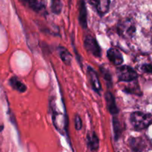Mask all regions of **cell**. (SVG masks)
I'll use <instances>...</instances> for the list:
<instances>
[{
  "label": "cell",
  "instance_id": "6da1fadb",
  "mask_svg": "<svg viewBox=\"0 0 152 152\" xmlns=\"http://www.w3.org/2000/svg\"><path fill=\"white\" fill-rule=\"evenodd\" d=\"M130 122L136 131L147 129L152 123V117L150 114L140 111H134L130 115Z\"/></svg>",
  "mask_w": 152,
  "mask_h": 152
},
{
  "label": "cell",
  "instance_id": "7a4b0ae2",
  "mask_svg": "<svg viewBox=\"0 0 152 152\" xmlns=\"http://www.w3.org/2000/svg\"><path fill=\"white\" fill-rule=\"evenodd\" d=\"M119 35L125 39H132L136 32V25L131 18H125L120 20L117 25Z\"/></svg>",
  "mask_w": 152,
  "mask_h": 152
},
{
  "label": "cell",
  "instance_id": "3957f363",
  "mask_svg": "<svg viewBox=\"0 0 152 152\" xmlns=\"http://www.w3.org/2000/svg\"><path fill=\"white\" fill-rule=\"evenodd\" d=\"M117 78L120 82H130L134 81L137 78V74L136 71L129 65H121L116 70Z\"/></svg>",
  "mask_w": 152,
  "mask_h": 152
},
{
  "label": "cell",
  "instance_id": "277c9868",
  "mask_svg": "<svg viewBox=\"0 0 152 152\" xmlns=\"http://www.w3.org/2000/svg\"><path fill=\"white\" fill-rule=\"evenodd\" d=\"M84 47L88 53L96 58L101 57L102 50L96 39L91 35H86L84 39Z\"/></svg>",
  "mask_w": 152,
  "mask_h": 152
},
{
  "label": "cell",
  "instance_id": "5b68a950",
  "mask_svg": "<svg viewBox=\"0 0 152 152\" xmlns=\"http://www.w3.org/2000/svg\"><path fill=\"white\" fill-rule=\"evenodd\" d=\"M87 75L90 86H91L94 91L96 92L97 94L100 95L102 91V86L99 81V76L94 69L92 67L88 66L87 68Z\"/></svg>",
  "mask_w": 152,
  "mask_h": 152
},
{
  "label": "cell",
  "instance_id": "8992f818",
  "mask_svg": "<svg viewBox=\"0 0 152 152\" xmlns=\"http://www.w3.org/2000/svg\"><path fill=\"white\" fill-rule=\"evenodd\" d=\"M22 4L39 13L45 12L46 0H19Z\"/></svg>",
  "mask_w": 152,
  "mask_h": 152
},
{
  "label": "cell",
  "instance_id": "52a82bcc",
  "mask_svg": "<svg viewBox=\"0 0 152 152\" xmlns=\"http://www.w3.org/2000/svg\"><path fill=\"white\" fill-rule=\"evenodd\" d=\"M89 3L94 7L100 16H103L109 10L110 0H89Z\"/></svg>",
  "mask_w": 152,
  "mask_h": 152
},
{
  "label": "cell",
  "instance_id": "ba28073f",
  "mask_svg": "<svg viewBox=\"0 0 152 152\" xmlns=\"http://www.w3.org/2000/svg\"><path fill=\"white\" fill-rule=\"evenodd\" d=\"M107 57L110 62L116 66H121L124 62L122 53L115 48H111L108 49L107 51Z\"/></svg>",
  "mask_w": 152,
  "mask_h": 152
},
{
  "label": "cell",
  "instance_id": "9c48e42d",
  "mask_svg": "<svg viewBox=\"0 0 152 152\" xmlns=\"http://www.w3.org/2000/svg\"><path fill=\"white\" fill-rule=\"evenodd\" d=\"M105 102H106V106L108 111L112 114L114 117L117 116L119 114V108L116 103L115 97L114 94L111 91H107L105 94Z\"/></svg>",
  "mask_w": 152,
  "mask_h": 152
},
{
  "label": "cell",
  "instance_id": "30bf717a",
  "mask_svg": "<svg viewBox=\"0 0 152 152\" xmlns=\"http://www.w3.org/2000/svg\"><path fill=\"white\" fill-rule=\"evenodd\" d=\"M87 145L89 149L91 151H96L99 149V140L95 132L88 133Z\"/></svg>",
  "mask_w": 152,
  "mask_h": 152
},
{
  "label": "cell",
  "instance_id": "8fae6325",
  "mask_svg": "<svg viewBox=\"0 0 152 152\" xmlns=\"http://www.w3.org/2000/svg\"><path fill=\"white\" fill-rule=\"evenodd\" d=\"M79 21H80V24L82 28L84 29L88 28V12L84 0H81L80 1Z\"/></svg>",
  "mask_w": 152,
  "mask_h": 152
},
{
  "label": "cell",
  "instance_id": "7c38bea8",
  "mask_svg": "<svg viewBox=\"0 0 152 152\" xmlns=\"http://www.w3.org/2000/svg\"><path fill=\"white\" fill-rule=\"evenodd\" d=\"M9 83L10 86L13 88L14 90L17 91L19 93H24L27 91V87L23 83L20 81L16 77H12L9 80Z\"/></svg>",
  "mask_w": 152,
  "mask_h": 152
},
{
  "label": "cell",
  "instance_id": "4fadbf2b",
  "mask_svg": "<svg viewBox=\"0 0 152 152\" xmlns=\"http://www.w3.org/2000/svg\"><path fill=\"white\" fill-rule=\"evenodd\" d=\"M58 51H59V56H60L62 62L66 65H71V61H72V56H71V53L62 46L58 47Z\"/></svg>",
  "mask_w": 152,
  "mask_h": 152
},
{
  "label": "cell",
  "instance_id": "5bb4252c",
  "mask_svg": "<svg viewBox=\"0 0 152 152\" xmlns=\"http://www.w3.org/2000/svg\"><path fill=\"white\" fill-rule=\"evenodd\" d=\"M112 123H113V130H114V138H115V140H117L120 138L122 132H123V128H122L121 123H120V120H119V119L117 118V116L113 117Z\"/></svg>",
  "mask_w": 152,
  "mask_h": 152
},
{
  "label": "cell",
  "instance_id": "9a60e30c",
  "mask_svg": "<svg viewBox=\"0 0 152 152\" xmlns=\"http://www.w3.org/2000/svg\"><path fill=\"white\" fill-rule=\"evenodd\" d=\"M129 144L134 151H140L145 147L144 141L141 138H132L129 140Z\"/></svg>",
  "mask_w": 152,
  "mask_h": 152
},
{
  "label": "cell",
  "instance_id": "2e32d148",
  "mask_svg": "<svg viewBox=\"0 0 152 152\" xmlns=\"http://www.w3.org/2000/svg\"><path fill=\"white\" fill-rule=\"evenodd\" d=\"M99 71H100L101 75L102 76L104 80L108 83V87H111L112 86V77H111V73L109 72V71L104 66L99 67Z\"/></svg>",
  "mask_w": 152,
  "mask_h": 152
},
{
  "label": "cell",
  "instance_id": "e0dca14e",
  "mask_svg": "<svg viewBox=\"0 0 152 152\" xmlns=\"http://www.w3.org/2000/svg\"><path fill=\"white\" fill-rule=\"evenodd\" d=\"M50 8L54 14L59 15L62 9V3L61 0H51Z\"/></svg>",
  "mask_w": 152,
  "mask_h": 152
},
{
  "label": "cell",
  "instance_id": "ac0fdd59",
  "mask_svg": "<svg viewBox=\"0 0 152 152\" xmlns=\"http://www.w3.org/2000/svg\"><path fill=\"white\" fill-rule=\"evenodd\" d=\"M125 91L126 93L133 94L137 95H141V94H142L138 85L137 86H129V87H126L125 88Z\"/></svg>",
  "mask_w": 152,
  "mask_h": 152
},
{
  "label": "cell",
  "instance_id": "d6986e66",
  "mask_svg": "<svg viewBox=\"0 0 152 152\" xmlns=\"http://www.w3.org/2000/svg\"><path fill=\"white\" fill-rule=\"evenodd\" d=\"M74 126H75V129L77 131H80L83 128V121H82L81 117L80 115L76 114L75 118H74Z\"/></svg>",
  "mask_w": 152,
  "mask_h": 152
},
{
  "label": "cell",
  "instance_id": "ffe728a7",
  "mask_svg": "<svg viewBox=\"0 0 152 152\" xmlns=\"http://www.w3.org/2000/svg\"><path fill=\"white\" fill-rule=\"evenodd\" d=\"M141 70L146 74H152V65L151 64H143L141 66Z\"/></svg>",
  "mask_w": 152,
  "mask_h": 152
},
{
  "label": "cell",
  "instance_id": "44dd1931",
  "mask_svg": "<svg viewBox=\"0 0 152 152\" xmlns=\"http://www.w3.org/2000/svg\"><path fill=\"white\" fill-rule=\"evenodd\" d=\"M3 129H4V126H0V132H1V131L3 130Z\"/></svg>",
  "mask_w": 152,
  "mask_h": 152
}]
</instances>
